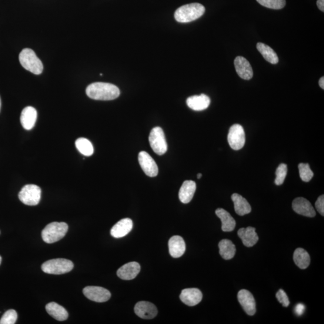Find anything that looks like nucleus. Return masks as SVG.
<instances>
[{
  "label": "nucleus",
  "instance_id": "dca6fc26",
  "mask_svg": "<svg viewBox=\"0 0 324 324\" xmlns=\"http://www.w3.org/2000/svg\"><path fill=\"white\" fill-rule=\"evenodd\" d=\"M140 270H141V266L138 262H129L118 270L117 276L123 280H132L138 276Z\"/></svg>",
  "mask_w": 324,
  "mask_h": 324
},
{
  "label": "nucleus",
  "instance_id": "ddd939ff",
  "mask_svg": "<svg viewBox=\"0 0 324 324\" xmlns=\"http://www.w3.org/2000/svg\"><path fill=\"white\" fill-rule=\"evenodd\" d=\"M134 310L137 316L144 319H153L158 315V309L156 306L148 302L137 303Z\"/></svg>",
  "mask_w": 324,
  "mask_h": 324
},
{
  "label": "nucleus",
  "instance_id": "58836bf2",
  "mask_svg": "<svg viewBox=\"0 0 324 324\" xmlns=\"http://www.w3.org/2000/svg\"><path fill=\"white\" fill-rule=\"evenodd\" d=\"M202 176V173H198V175H197V178H198V179H200V178H201Z\"/></svg>",
  "mask_w": 324,
  "mask_h": 324
},
{
  "label": "nucleus",
  "instance_id": "a211bd4d",
  "mask_svg": "<svg viewBox=\"0 0 324 324\" xmlns=\"http://www.w3.org/2000/svg\"><path fill=\"white\" fill-rule=\"evenodd\" d=\"M133 228L132 220L125 218L120 220L111 230V234L116 239L122 238L128 235Z\"/></svg>",
  "mask_w": 324,
  "mask_h": 324
},
{
  "label": "nucleus",
  "instance_id": "9d476101",
  "mask_svg": "<svg viewBox=\"0 0 324 324\" xmlns=\"http://www.w3.org/2000/svg\"><path fill=\"white\" fill-rule=\"evenodd\" d=\"M138 160L143 171L150 177H155L158 175L159 169L155 160L148 153L141 152L139 153Z\"/></svg>",
  "mask_w": 324,
  "mask_h": 324
},
{
  "label": "nucleus",
  "instance_id": "412c9836",
  "mask_svg": "<svg viewBox=\"0 0 324 324\" xmlns=\"http://www.w3.org/2000/svg\"><path fill=\"white\" fill-rule=\"evenodd\" d=\"M38 117L36 109L32 106L26 107L22 110L21 115V125L25 130H30L34 128Z\"/></svg>",
  "mask_w": 324,
  "mask_h": 324
},
{
  "label": "nucleus",
  "instance_id": "aec40b11",
  "mask_svg": "<svg viewBox=\"0 0 324 324\" xmlns=\"http://www.w3.org/2000/svg\"><path fill=\"white\" fill-rule=\"evenodd\" d=\"M238 235L242 239L243 245L248 248H251L258 242L259 237L256 232V229L249 226L238 230Z\"/></svg>",
  "mask_w": 324,
  "mask_h": 324
},
{
  "label": "nucleus",
  "instance_id": "f03ea898",
  "mask_svg": "<svg viewBox=\"0 0 324 324\" xmlns=\"http://www.w3.org/2000/svg\"><path fill=\"white\" fill-rule=\"evenodd\" d=\"M205 9L199 3H191L180 7L175 12L174 17L177 22L188 23L195 21L203 15Z\"/></svg>",
  "mask_w": 324,
  "mask_h": 324
},
{
  "label": "nucleus",
  "instance_id": "ea45409f",
  "mask_svg": "<svg viewBox=\"0 0 324 324\" xmlns=\"http://www.w3.org/2000/svg\"><path fill=\"white\" fill-rule=\"evenodd\" d=\"M1 108H2V100H1V98H0V111H1Z\"/></svg>",
  "mask_w": 324,
  "mask_h": 324
},
{
  "label": "nucleus",
  "instance_id": "a878e982",
  "mask_svg": "<svg viewBox=\"0 0 324 324\" xmlns=\"http://www.w3.org/2000/svg\"><path fill=\"white\" fill-rule=\"evenodd\" d=\"M220 256L225 260L231 259L236 253L235 246L229 240L223 239L219 243Z\"/></svg>",
  "mask_w": 324,
  "mask_h": 324
},
{
  "label": "nucleus",
  "instance_id": "9b49d317",
  "mask_svg": "<svg viewBox=\"0 0 324 324\" xmlns=\"http://www.w3.org/2000/svg\"><path fill=\"white\" fill-rule=\"evenodd\" d=\"M292 209L299 215L308 218H314L316 216V212L311 203L308 200L299 197L293 200Z\"/></svg>",
  "mask_w": 324,
  "mask_h": 324
},
{
  "label": "nucleus",
  "instance_id": "1a4fd4ad",
  "mask_svg": "<svg viewBox=\"0 0 324 324\" xmlns=\"http://www.w3.org/2000/svg\"><path fill=\"white\" fill-rule=\"evenodd\" d=\"M83 293L88 299L98 303L106 302L111 297L108 290L100 286H86Z\"/></svg>",
  "mask_w": 324,
  "mask_h": 324
},
{
  "label": "nucleus",
  "instance_id": "f704fd0d",
  "mask_svg": "<svg viewBox=\"0 0 324 324\" xmlns=\"http://www.w3.org/2000/svg\"><path fill=\"white\" fill-rule=\"evenodd\" d=\"M315 207L317 211L320 215L324 216V196H320L315 202Z\"/></svg>",
  "mask_w": 324,
  "mask_h": 324
},
{
  "label": "nucleus",
  "instance_id": "6e6552de",
  "mask_svg": "<svg viewBox=\"0 0 324 324\" xmlns=\"http://www.w3.org/2000/svg\"><path fill=\"white\" fill-rule=\"evenodd\" d=\"M228 141L230 148L234 150L242 149L245 144V130L241 125L235 124L230 127L228 135Z\"/></svg>",
  "mask_w": 324,
  "mask_h": 324
},
{
  "label": "nucleus",
  "instance_id": "4468645a",
  "mask_svg": "<svg viewBox=\"0 0 324 324\" xmlns=\"http://www.w3.org/2000/svg\"><path fill=\"white\" fill-rule=\"evenodd\" d=\"M180 299L183 303L189 306H195L201 302L202 293L197 288H188L183 289Z\"/></svg>",
  "mask_w": 324,
  "mask_h": 324
},
{
  "label": "nucleus",
  "instance_id": "5701e85b",
  "mask_svg": "<svg viewBox=\"0 0 324 324\" xmlns=\"http://www.w3.org/2000/svg\"><path fill=\"white\" fill-rule=\"evenodd\" d=\"M231 199L234 203L235 212L239 216L248 215L252 211L251 206L248 200L238 193H233Z\"/></svg>",
  "mask_w": 324,
  "mask_h": 324
},
{
  "label": "nucleus",
  "instance_id": "f8f14e48",
  "mask_svg": "<svg viewBox=\"0 0 324 324\" xmlns=\"http://www.w3.org/2000/svg\"><path fill=\"white\" fill-rule=\"evenodd\" d=\"M239 302L245 312L250 316L256 313V303L255 299L249 290L242 289L238 293Z\"/></svg>",
  "mask_w": 324,
  "mask_h": 324
},
{
  "label": "nucleus",
  "instance_id": "7c9ffc66",
  "mask_svg": "<svg viewBox=\"0 0 324 324\" xmlns=\"http://www.w3.org/2000/svg\"><path fill=\"white\" fill-rule=\"evenodd\" d=\"M260 5L272 9H282L286 5V0H256Z\"/></svg>",
  "mask_w": 324,
  "mask_h": 324
},
{
  "label": "nucleus",
  "instance_id": "39448f33",
  "mask_svg": "<svg viewBox=\"0 0 324 324\" xmlns=\"http://www.w3.org/2000/svg\"><path fill=\"white\" fill-rule=\"evenodd\" d=\"M73 267L74 265L71 260L58 258L49 260L43 263L42 270L43 272L51 275H63L71 272Z\"/></svg>",
  "mask_w": 324,
  "mask_h": 324
},
{
  "label": "nucleus",
  "instance_id": "cd10ccee",
  "mask_svg": "<svg viewBox=\"0 0 324 324\" xmlns=\"http://www.w3.org/2000/svg\"><path fill=\"white\" fill-rule=\"evenodd\" d=\"M256 48L267 62L273 65H276L279 62L278 56L269 46L264 44V43H258L256 45Z\"/></svg>",
  "mask_w": 324,
  "mask_h": 324
},
{
  "label": "nucleus",
  "instance_id": "6ab92c4d",
  "mask_svg": "<svg viewBox=\"0 0 324 324\" xmlns=\"http://www.w3.org/2000/svg\"><path fill=\"white\" fill-rule=\"evenodd\" d=\"M211 100L208 96L201 94L199 96L190 97L186 100L187 105L190 109L196 111H200L208 108Z\"/></svg>",
  "mask_w": 324,
  "mask_h": 324
},
{
  "label": "nucleus",
  "instance_id": "b1692460",
  "mask_svg": "<svg viewBox=\"0 0 324 324\" xmlns=\"http://www.w3.org/2000/svg\"><path fill=\"white\" fill-rule=\"evenodd\" d=\"M216 215L222 221V229L224 232H231L234 230L236 222L230 214L223 209L216 210Z\"/></svg>",
  "mask_w": 324,
  "mask_h": 324
},
{
  "label": "nucleus",
  "instance_id": "2eb2a0df",
  "mask_svg": "<svg viewBox=\"0 0 324 324\" xmlns=\"http://www.w3.org/2000/svg\"><path fill=\"white\" fill-rule=\"evenodd\" d=\"M234 66L237 74L240 78L250 80L253 75V69L250 63L243 56H237L234 60Z\"/></svg>",
  "mask_w": 324,
  "mask_h": 324
},
{
  "label": "nucleus",
  "instance_id": "bb28decb",
  "mask_svg": "<svg viewBox=\"0 0 324 324\" xmlns=\"http://www.w3.org/2000/svg\"><path fill=\"white\" fill-rule=\"evenodd\" d=\"M293 258L296 264L301 269H306L310 265V257L304 249H297L293 253Z\"/></svg>",
  "mask_w": 324,
  "mask_h": 324
},
{
  "label": "nucleus",
  "instance_id": "72a5a7b5",
  "mask_svg": "<svg viewBox=\"0 0 324 324\" xmlns=\"http://www.w3.org/2000/svg\"><path fill=\"white\" fill-rule=\"evenodd\" d=\"M276 298L279 301L280 303H281L282 306L285 307H288L290 302L288 296L283 289H280L276 293Z\"/></svg>",
  "mask_w": 324,
  "mask_h": 324
},
{
  "label": "nucleus",
  "instance_id": "473e14b6",
  "mask_svg": "<svg viewBox=\"0 0 324 324\" xmlns=\"http://www.w3.org/2000/svg\"><path fill=\"white\" fill-rule=\"evenodd\" d=\"M18 319L17 312L11 309L6 312L0 319V324H14Z\"/></svg>",
  "mask_w": 324,
  "mask_h": 324
},
{
  "label": "nucleus",
  "instance_id": "7ed1b4c3",
  "mask_svg": "<svg viewBox=\"0 0 324 324\" xmlns=\"http://www.w3.org/2000/svg\"><path fill=\"white\" fill-rule=\"evenodd\" d=\"M20 63L26 71L31 72L35 75H40L43 72V66L36 53L32 49L25 48L23 49L19 56Z\"/></svg>",
  "mask_w": 324,
  "mask_h": 324
},
{
  "label": "nucleus",
  "instance_id": "c9c22d12",
  "mask_svg": "<svg viewBox=\"0 0 324 324\" xmlns=\"http://www.w3.org/2000/svg\"><path fill=\"white\" fill-rule=\"evenodd\" d=\"M305 305H303L302 303H300L296 306L295 312L297 315L301 316L303 315L304 312H305Z\"/></svg>",
  "mask_w": 324,
  "mask_h": 324
},
{
  "label": "nucleus",
  "instance_id": "4be33fe9",
  "mask_svg": "<svg viewBox=\"0 0 324 324\" xmlns=\"http://www.w3.org/2000/svg\"><path fill=\"white\" fill-rule=\"evenodd\" d=\"M196 189L195 182L186 180L184 182L179 191V199L183 203H188L191 201Z\"/></svg>",
  "mask_w": 324,
  "mask_h": 324
},
{
  "label": "nucleus",
  "instance_id": "e433bc0d",
  "mask_svg": "<svg viewBox=\"0 0 324 324\" xmlns=\"http://www.w3.org/2000/svg\"><path fill=\"white\" fill-rule=\"evenodd\" d=\"M316 5L322 12H324V0H318Z\"/></svg>",
  "mask_w": 324,
  "mask_h": 324
},
{
  "label": "nucleus",
  "instance_id": "393cba45",
  "mask_svg": "<svg viewBox=\"0 0 324 324\" xmlns=\"http://www.w3.org/2000/svg\"><path fill=\"white\" fill-rule=\"evenodd\" d=\"M46 311L49 315L59 321H64L68 318V311L62 306L55 302H51L46 306Z\"/></svg>",
  "mask_w": 324,
  "mask_h": 324
},
{
  "label": "nucleus",
  "instance_id": "f3484780",
  "mask_svg": "<svg viewBox=\"0 0 324 324\" xmlns=\"http://www.w3.org/2000/svg\"><path fill=\"white\" fill-rule=\"evenodd\" d=\"M170 255L173 258H178L186 251V243L182 237L175 235L171 237L168 243Z\"/></svg>",
  "mask_w": 324,
  "mask_h": 324
},
{
  "label": "nucleus",
  "instance_id": "0eeeda50",
  "mask_svg": "<svg viewBox=\"0 0 324 324\" xmlns=\"http://www.w3.org/2000/svg\"><path fill=\"white\" fill-rule=\"evenodd\" d=\"M41 189L35 185H26L19 193V199L26 205L35 206L38 204L41 199Z\"/></svg>",
  "mask_w": 324,
  "mask_h": 324
},
{
  "label": "nucleus",
  "instance_id": "a19ab883",
  "mask_svg": "<svg viewBox=\"0 0 324 324\" xmlns=\"http://www.w3.org/2000/svg\"><path fill=\"white\" fill-rule=\"evenodd\" d=\"M2 261V256H0V264H1Z\"/></svg>",
  "mask_w": 324,
  "mask_h": 324
},
{
  "label": "nucleus",
  "instance_id": "f257e3e1",
  "mask_svg": "<svg viewBox=\"0 0 324 324\" xmlns=\"http://www.w3.org/2000/svg\"><path fill=\"white\" fill-rule=\"evenodd\" d=\"M86 94L90 98L96 100H112L119 98V89L112 83L95 82L89 85Z\"/></svg>",
  "mask_w": 324,
  "mask_h": 324
},
{
  "label": "nucleus",
  "instance_id": "c85d7f7f",
  "mask_svg": "<svg viewBox=\"0 0 324 324\" xmlns=\"http://www.w3.org/2000/svg\"><path fill=\"white\" fill-rule=\"evenodd\" d=\"M75 145L78 151L83 156H91L94 153V148L89 139L80 138L76 140Z\"/></svg>",
  "mask_w": 324,
  "mask_h": 324
},
{
  "label": "nucleus",
  "instance_id": "c756f323",
  "mask_svg": "<svg viewBox=\"0 0 324 324\" xmlns=\"http://www.w3.org/2000/svg\"><path fill=\"white\" fill-rule=\"evenodd\" d=\"M301 179L305 182H309L313 176V172L308 163H300L299 165Z\"/></svg>",
  "mask_w": 324,
  "mask_h": 324
},
{
  "label": "nucleus",
  "instance_id": "423d86ee",
  "mask_svg": "<svg viewBox=\"0 0 324 324\" xmlns=\"http://www.w3.org/2000/svg\"><path fill=\"white\" fill-rule=\"evenodd\" d=\"M149 142L152 150L157 155H164L168 150L164 132L160 127H156L152 130L149 136Z\"/></svg>",
  "mask_w": 324,
  "mask_h": 324
},
{
  "label": "nucleus",
  "instance_id": "20e7f679",
  "mask_svg": "<svg viewBox=\"0 0 324 324\" xmlns=\"http://www.w3.org/2000/svg\"><path fill=\"white\" fill-rule=\"evenodd\" d=\"M69 228L65 222H52L49 223L42 232L43 241L52 244L59 241L64 237Z\"/></svg>",
  "mask_w": 324,
  "mask_h": 324
},
{
  "label": "nucleus",
  "instance_id": "4c0bfd02",
  "mask_svg": "<svg viewBox=\"0 0 324 324\" xmlns=\"http://www.w3.org/2000/svg\"><path fill=\"white\" fill-rule=\"evenodd\" d=\"M319 84L320 86V87L322 89H324V78L323 76L322 77V78H320L319 81Z\"/></svg>",
  "mask_w": 324,
  "mask_h": 324
},
{
  "label": "nucleus",
  "instance_id": "2f4dec72",
  "mask_svg": "<svg viewBox=\"0 0 324 324\" xmlns=\"http://www.w3.org/2000/svg\"><path fill=\"white\" fill-rule=\"evenodd\" d=\"M287 172H288V166L285 163H281L276 169L275 184L277 186L282 185L285 181Z\"/></svg>",
  "mask_w": 324,
  "mask_h": 324
}]
</instances>
